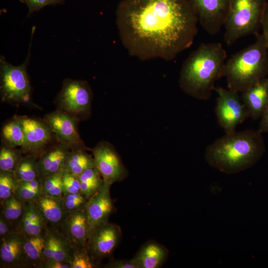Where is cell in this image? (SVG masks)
I'll return each instance as SVG.
<instances>
[{"label":"cell","instance_id":"5","mask_svg":"<svg viewBox=\"0 0 268 268\" xmlns=\"http://www.w3.org/2000/svg\"><path fill=\"white\" fill-rule=\"evenodd\" d=\"M267 0H230L224 26V40L231 46L240 39L257 35Z\"/></svg>","mask_w":268,"mask_h":268},{"label":"cell","instance_id":"31","mask_svg":"<svg viewBox=\"0 0 268 268\" xmlns=\"http://www.w3.org/2000/svg\"><path fill=\"white\" fill-rule=\"evenodd\" d=\"M62 172L59 171L50 176L41 178L42 195L61 198L64 195L62 185Z\"/></svg>","mask_w":268,"mask_h":268},{"label":"cell","instance_id":"15","mask_svg":"<svg viewBox=\"0 0 268 268\" xmlns=\"http://www.w3.org/2000/svg\"><path fill=\"white\" fill-rule=\"evenodd\" d=\"M111 186L104 183L102 189L87 201L86 211L90 229L108 221L115 211L114 201L110 195Z\"/></svg>","mask_w":268,"mask_h":268},{"label":"cell","instance_id":"12","mask_svg":"<svg viewBox=\"0 0 268 268\" xmlns=\"http://www.w3.org/2000/svg\"><path fill=\"white\" fill-rule=\"evenodd\" d=\"M96 167L104 183L111 186L120 182L128 175V170L119 154L109 143L102 141L92 150Z\"/></svg>","mask_w":268,"mask_h":268},{"label":"cell","instance_id":"13","mask_svg":"<svg viewBox=\"0 0 268 268\" xmlns=\"http://www.w3.org/2000/svg\"><path fill=\"white\" fill-rule=\"evenodd\" d=\"M199 21L209 35H215L224 26L230 0H190Z\"/></svg>","mask_w":268,"mask_h":268},{"label":"cell","instance_id":"35","mask_svg":"<svg viewBox=\"0 0 268 268\" xmlns=\"http://www.w3.org/2000/svg\"><path fill=\"white\" fill-rule=\"evenodd\" d=\"M62 185L64 194L80 193L78 175L63 170Z\"/></svg>","mask_w":268,"mask_h":268},{"label":"cell","instance_id":"29","mask_svg":"<svg viewBox=\"0 0 268 268\" xmlns=\"http://www.w3.org/2000/svg\"><path fill=\"white\" fill-rule=\"evenodd\" d=\"M25 202H34L42 195V181L38 178L31 181H18L14 194Z\"/></svg>","mask_w":268,"mask_h":268},{"label":"cell","instance_id":"37","mask_svg":"<svg viewBox=\"0 0 268 268\" xmlns=\"http://www.w3.org/2000/svg\"><path fill=\"white\" fill-rule=\"evenodd\" d=\"M18 232L15 227L0 213V239Z\"/></svg>","mask_w":268,"mask_h":268},{"label":"cell","instance_id":"14","mask_svg":"<svg viewBox=\"0 0 268 268\" xmlns=\"http://www.w3.org/2000/svg\"><path fill=\"white\" fill-rule=\"evenodd\" d=\"M25 236L20 232L0 239V267L27 268L24 252Z\"/></svg>","mask_w":268,"mask_h":268},{"label":"cell","instance_id":"1","mask_svg":"<svg viewBox=\"0 0 268 268\" xmlns=\"http://www.w3.org/2000/svg\"><path fill=\"white\" fill-rule=\"evenodd\" d=\"M116 24L129 54L174 60L193 44L198 18L190 0H121Z\"/></svg>","mask_w":268,"mask_h":268},{"label":"cell","instance_id":"23","mask_svg":"<svg viewBox=\"0 0 268 268\" xmlns=\"http://www.w3.org/2000/svg\"><path fill=\"white\" fill-rule=\"evenodd\" d=\"M96 167L93 157L84 149L70 150L65 159L63 169L79 175L85 170Z\"/></svg>","mask_w":268,"mask_h":268},{"label":"cell","instance_id":"8","mask_svg":"<svg viewBox=\"0 0 268 268\" xmlns=\"http://www.w3.org/2000/svg\"><path fill=\"white\" fill-rule=\"evenodd\" d=\"M92 98L91 88L86 81L67 78L56 102L59 109L78 119L89 112Z\"/></svg>","mask_w":268,"mask_h":268},{"label":"cell","instance_id":"41","mask_svg":"<svg viewBox=\"0 0 268 268\" xmlns=\"http://www.w3.org/2000/svg\"><path fill=\"white\" fill-rule=\"evenodd\" d=\"M258 131L261 133H268V102L261 115Z\"/></svg>","mask_w":268,"mask_h":268},{"label":"cell","instance_id":"21","mask_svg":"<svg viewBox=\"0 0 268 268\" xmlns=\"http://www.w3.org/2000/svg\"><path fill=\"white\" fill-rule=\"evenodd\" d=\"M33 202L47 225L59 229L68 214L64 208L61 198L41 195Z\"/></svg>","mask_w":268,"mask_h":268},{"label":"cell","instance_id":"28","mask_svg":"<svg viewBox=\"0 0 268 268\" xmlns=\"http://www.w3.org/2000/svg\"><path fill=\"white\" fill-rule=\"evenodd\" d=\"M1 135L3 142L11 147L21 146L24 140V130L22 124L14 118L2 128Z\"/></svg>","mask_w":268,"mask_h":268},{"label":"cell","instance_id":"33","mask_svg":"<svg viewBox=\"0 0 268 268\" xmlns=\"http://www.w3.org/2000/svg\"><path fill=\"white\" fill-rule=\"evenodd\" d=\"M18 183L14 172L0 170V202L15 194Z\"/></svg>","mask_w":268,"mask_h":268},{"label":"cell","instance_id":"22","mask_svg":"<svg viewBox=\"0 0 268 268\" xmlns=\"http://www.w3.org/2000/svg\"><path fill=\"white\" fill-rule=\"evenodd\" d=\"M47 224L33 202H25V209L19 232L25 237L43 234Z\"/></svg>","mask_w":268,"mask_h":268},{"label":"cell","instance_id":"27","mask_svg":"<svg viewBox=\"0 0 268 268\" xmlns=\"http://www.w3.org/2000/svg\"><path fill=\"white\" fill-rule=\"evenodd\" d=\"M14 173L18 181H31L40 178L38 158L33 155H24Z\"/></svg>","mask_w":268,"mask_h":268},{"label":"cell","instance_id":"34","mask_svg":"<svg viewBox=\"0 0 268 268\" xmlns=\"http://www.w3.org/2000/svg\"><path fill=\"white\" fill-rule=\"evenodd\" d=\"M61 199L68 213L85 208L88 201L80 193L64 194Z\"/></svg>","mask_w":268,"mask_h":268},{"label":"cell","instance_id":"7","mask_svg":"<svg viewBox=\"0 0 268 268\" xmlns=\"http://www.w3.org/2000/svg\"><path fill=\"white\" fill-rule=\"evenodd\" d=\"M214 90L217 94L214 109L217 123L225 133L233 132L249 118L247 109L239 93L220 87H215Z\"/></svg>","mask_w":268,"mask_h":268},{"label":"cell","instance_id":"32","mask_svg":"<svg viewBox=\"0 0 268 268\" xmlns=\"http://www.w3.org/2000/svg\"><path fill=\"white\" fill-rule=\"evenodd\" d=\"M69 263L70 268H96L99 266L86 247L73 246Z\"/></svg>","mask_w":268,"mask_h":268},{"label":"cell","instance_id":"39","mask_svg":"<svg viewBox=\"0 0 268 268\" xmlns=\"http://www.w3.org/2000/svg\"><path fill=\"white\" fill-rule=\"evenodd\" d=\"M261 27L263 29L262 34L264 37L268 48V2H267L265 8Z\"/></svg>","mask_w":268,"mask_h":268},{"label":"cell","instance_id":"40","mask_svg":"<svg viewBox=\"0 0 268 268\" xmlns=\"http://www.w3.org/2000/svg\"><path fill=\"white\" fill-rule=\"evenodd\" d=\"M42 268H70L69 263L60 262L54 260H46Z\"/></svg>","mask_w":268,"mask_h":268},{"label":"cell","instance_id":"30","mask_svg":"<svg viewBox=\"0 0 268 268\" xmlns=\"http://www.w3.org/2000/svg\"><path fill=\"white\" fill-rule=\"evenodd\" d=\"M23 154L21 149L5 144L2 145L0 150V170L14 172Z\"/></svg>","mask_w":268,"mask_h":268},{"label":"cell","instance_id":"10","mask_svg":"<svg viewBox=\"0 0 268 268\" xmlns=\"http://www.w3.org/2000/svg\"><path fill=\"white\" fill-rule=\"evenodd\" d=\"M122 235L120 227L108 221L89 230L86 248L99 264L101 260L112 255L121 240Z\"/></svg>","mask_w":268,"mask_h":268},{"label":"cell","instance_id":"36","mask_svg":"<svg viewBox=\"0 0 268 268\" xmlns=\"http://www.w3.org/2000/svg\"><path fill=\"white\" fill-rule=\"evenodd\" d=\"M27 5L29 12L27 17H29L34 12L38 11L48 5L63 4L64 0H19Z\"/></svg>","mask_w":268,"mask_h":268},{"label":"cell","instance_id":"11","mask_svg":"<svg viewBox=\"0 0 268 268\" xmlns=\"http://www.w3.org/2000/svg\"><path fill=\"white\" fill-rule=\"evenodd\" d=\"M77 119L58 109L46 115L43 120L50 127L58 142L70 150H86L78 133Z\"/></svg>","mask_w":268,"mask_h":268},{"label":"cell","instance_id":"16","mask_svg":"<svg viewBox=\"0 0 268 268\" xmlns=\"http://www.w3.org/2000/svg\"><path fill=\"white\" fill-rule=\"evenodd\" d=\"M59 229L74 247H86L90 230L86 208L68 213Z\"/></svg>","mask_w":268,"mask_h":268},{"label":"cell","instance_id":"2","mask_svg":"<svg viewBox=\"0 0 268 268\" xmlns=\"http://www.w3.org/2000/svg\"><path fill=\"white\" fill-rule=\"evenodd\" d=\"M266 151L262 133L245 130L225 133L205 148L204 158L211 167L234 174L254 165Z\"/></svg>","mask_w":268,"mask_h":268},{"label":"cell","instance_id":"19","mask_svg":"<svg viewBox=\"0 0 268 268\" xmlns=\"http://www.w3.org/2000/svg\"><path fill=\"white\" fill-rule=\"evenodd\" d=\"M169 252L154 241L145 243L132 259L136 268H158L165 262Z\"/></svg>","mask_w":268,"mask_h":268},{"label":"cell","instance_id":"25","mask_svg":"<svg viewBox=\"0 0 268 268\" xmlns=\"http://www.w3.org/2000/svg\"><path fill=\"white\" fill-rule=\"evenodd\" d=\"M80 194L88 201L100 191L104 185V181L96 167L90 168L78 175Z\"/></svg>","mask_w":268,"mask_h":268},{"label":"cell","instance_id":"3","mask_svg":"<svg viewBox=\"0 0 268 268\" xmlns=\"http://www.w3.org/2000/svg\"><path fill=\"white\" fill-rule=\"evenodd\" d=\"M226 57L221 43L201 44L183 63L179 80L181 89L197 99H210L215 83L224 77Z\"/></svg>","mask_w":268,"mask_h":268},{"label":"cell","instance_id":"9","mask_svg":"<svg viewBox=\"0 0 268 268\" xmlns=\"http://www.w3.org/2000/svg\"><path fill=\"white\" fill-rule=\"evenodd\" d=\"M14 118L23 127L24 140L20 146L23 154L38 158L50 147L55 135L53 132L44 120L18 116Z\"/></svg>","mask_w":268,"mask_h":268},{"label":"cell","instance_id":"24","mask_svg":"<svg viewBox=\"0 0 268 268\" xmlns=\"http://www.w3.org/2000/svg\"><path fill=\"white\" fill-rule=\"evenodd\" d=\"M44 234L25 237L24 252L28 268H42L45 261L43 254Z\"/></svg>","mask_w":268,"mask_h":268},{"label":"cell","instance_id":"17","mask_svg":"<svg viewBox=\"0 0 268 268\" xmlns=\"http://www.w3.org/2000/svg\"><path fill=\"white\" fill-rule=\"evenodd\" d=\"M43 234L45 260H54L69 263L73 246L61 231L47 225Z\"/></svg>","mask_w":268,"mask_h":268},{"label":"cell","instance_id":"26","mask_svg":"<svg viewBox=\"0 0 268 268\" xmlns=\"http://www.w3.org/2000/svg\"><path fill=\"white\" fill-rule=\"evenodd\" d=\"M0 205V213L19 232L24 212L25 202L14 194L1 202Z\"/></svg>","mask_w":268,"mask_h":268},{"label":"cell","instance_id":"18","mask_svg":"<svg viewBox=\"0 0 268 268\" xmlns=\"http://www.w3.org/2000/svg\"><path fill=\"white\" fill-rule=\"evenodd\" d=\"M241 93L249 118L254 120L260 118L268 102V77L262 78Z\"/></svg>","mask_w":268,"mask_h":268},{"label":"cell","instance_id":"4","mask_svg":"<svg viewBox=\"0 0 268 268\" xmlns=\"http://www.w3.org/2000/svg\"><path fill=\"white\" fill-rule=\"evenodd\" d=\"M254 43L232 55L225 64L228 89L241 93L268 74V48L262 34Z\"/></svg>","mask_w":268,"mask_h":268},{"label":"cell","instance_id":"38","mask_svg":"<svg viewBox=\"0 0 268 268\" xmlns=\"http://www.w3.org/2000/svg\"><path fill=\"white\" fill-rule=\"evenodd\" d=\"M104 268H136L131 260H117L111 259L109 262L105 265Z\"/></svg>","mask_w":268,"mask_h":268},{"label":"cell","instance_id":"20","mask_svg":"<svg viewBox=\"0 0 268 268\" xmlns=\"http://www.w3.org/2000/svg\"><path fill=\"white\" fill-rule=\"evenodd\" d=\"M69 151L68 148L59 142L49 147L38 158L40 178H42L62 171L65 159Z\"/></svg>","mask_w":268,"mask_h":268},{"label":"cell","instance_id":"6","mask_svg":"<svg viewBox=\"0 0 268 268\" xmlns=\"http://www.w3.org/2000/svg\"><path fill=\"white\" fill-rule=\"evenodd\" d=\"M35 29L33 26L28 53L22 64L13 66L7 62L3 56H0V93L5 100L18 103L26 102L30 98L31 86L27 69L31 57V43Z\"/></svg>","mask_w":268,"mask_h":268}]
</instances>
